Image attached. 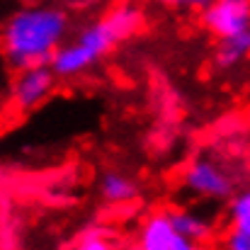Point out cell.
<instances>
[{
  "mask_svg": "<svg viewBox=\"0 0 250 250\" xmlns=\"http://www.w3.org/2000/svg\"><path fill=\"white\" fill-rule=\"evenodd\" d=\"M71 17L54 2H32L15 10L0 29V51L10 68L51 63L54 54L68 42Z\"/></svg>",
  "mask_w": 250,
  "mask_h": 250,
  "instance_id": "6da1fadb",
  "label": "cell"
},
{
  "mask_svg": "<svg viewBox=\"0 0 250 250\" xmlns=\"http://www.w3.org/2000/svg\"><path fill=\"white\" fill-rule=\"evenodd\" d=\"M141 27V10L134 5H119L102 20L83 27L73 39L63 42L51 59V68L59 78L73 81L95 68L119 42L129 39Z\"/></svg>",
  "mask_w": 250,
  "mask_h": 250,
  "instance_id": "7a4b0ae2",
  "label": "cell"
},
{
  "mask_svg": "<svg viewBox=\"0 0 250 250\" xmlns=\"http://www.w3.org/2000/svg\"><path fill=\"white\" fill-rule=\"evenodd\" d=\"M182 189L199 202H224L233 197V175L216 158L199 156L185 167Z\"/></svg>",
  "mask_w": 250,
  "mask_h": 250,
  "instance_id": "3957f363",
  "label": "cell"
},
{
  "mask_svg": "<svg viewBox=\"0 0 250 250\" xmlns=\"http://www.w3.org/2000/svg\"><path fill=\"white\" fill-rule=\"evenodd\" d=\"M56 83H59V76L54 73V68L49 63L22 68V71L15 73V78L10 83V102L17 109L29 112V109H34V107H39L42 102L49 100Z\"/></svg>",
  "mask_w": 250,
  "mask_h": 250,
  "instance_id": "277c9868",
  "label": "cell"
},
{
  "mask_svg": "<svg viewBox=\"0 0 250 250\" xmlns=\"http://www.w3.org/2000/svg\"><path fill=\"white\" fill-rule=\"evenodd\" d=\"M202 24L216 39L246 32L250 29V0H211L202 10Z\"/></svg>",
  "mask_w": 250,
  "mask_h": 250,
  "instance_id": "5b68a950",
  "label": "cell"
},
{
  "mask_svg": "<svg viewBox=\"0 0 250 250\" xmlns=\"http://www.w3.org/2000/svg\"><path fill=\"white\" fill-rule=\"evenodd\" d=\"M177 238L170 211L151 214L139 231V250H170Z\"/></svg>",
  "mask_w": 250,
  "mask_h": 250,
  "instance_id": "8992f818",
  "label": "cell"
},
{
  "mask_svg": "<svg viewBox=\"0 0 250 250\" xmlns=\"http://www.w3.org/2000/svg\"><path fill=\"white\" fill-rule=\"evenodd\" d=\"M100 194H102V199L109 202V204H129V202L136 199L139 185H136L129 175L117 172V170H109V172H104L102 180H100Z\"/></svg>",
  "mask_w": 250,
  "mask_h": 250,
  "instance_id": "52a82bcc",
  "label": "cell"
},
{
  "mask_svg": "<svg viewBox=\"0 0 250 250\" xmlns=\"http://www.w3.org/2000/svg\"><path fill=\"white\" fill-rule=\"evenodd\" d=\"M170 216H172L177 236H185V238H192V241H202V243L211 236V221L204 214H199V211H194L189 207L170 209Z\"/></svg>",
  "mask_w": 250,
  "mask_h": 250,
  "instance_id": "ba28073f",
  "label": "cell"
},
{
  "mask_svg": "<svg viewBox=\"0 0 250 250\" xmlns=\"http://www.w3.org/2000/svg\"><path fill=\"white\" fill-rule=\"evenodd\" d=\"M214 56H216V66H221V68H233V66L243 63L250 56V29L233 34V37H226V39H219Z\"/></svg>",
  "mask_w": 250,
  "mask_h": 250,
  "instance_id": "9c48e42d",
  "label": "cell"
},
{
  "mask_svg": "<svg viewBox=\"0 0 250 250\" xmlns=\"http://www.w3.org/2000/svg\"><path fill=\"white\" fill-rule=\"evenodd\" d=\"M229 219H231V226L250 231V189H243L236 197H231Z\"/></svg>",
  "mask_w": 250,
  "mask_h": 250,
  "instance_id": "30bf717a",
  "label": "cell"
},
{
  "mask_svg": "<svg viewBox=\"0 0 250 250\" xmlns=\"http://www.w3.org/2000/svg\"><path fill=\"white\" fill-rule=\"evenodd\" d=\"M224 250H250V231L231 226V231L224 238Z\"/></svg>",
  "mask_w": 250,
  "mask_h": 250,
  "instance_id": "8fae6325",
  "label": "cell"
},
{
  "mask_svg": "<svg viewBox=\"0 0 250 250\" xmlns=\"http://www.w3.org/2000/svg\"><path fill=\"white\" fill-rule=\"evenodd\" d=\"M76 250H117V246H114L109 238L92 233V236H85L83 241L78 243V248Z\"/></svg>",
  "mask_w": 250,
  "mask_h": 250,
  "instance_id": "7c38bea8",
  "label": "cell"
},
{
  "mask_svg": "<svg viewBox=\"0 0 250 250\" xmlns=\"http://www.w3.org/2000/svg\"><path fill=\"white\" fill-rule=\"evenodd\" d=\"M167 7H180V10H204L211 0H156Z\"/></svg>",
  "mask_w": 250,
  "mask_h": 250,
  "instance_id": "4fadbf2b",
  "label": "cell"
},
{
  "mask_svg": "<svg viewBox=\"0 0 250 250\" xmlns=\"http://www.w3.org/2000/svg\"><path fill=\"white\" fill-rule=\"evenodd\" d=\"M170 250H209L202 241H192V238H185V236H177L172 248Z\"/></svg>",
  "mask_w": 250,
  "mask_h": 250,
  "instance_id": "5bb4252c",
  "label": "cell"
}]
</instances>
